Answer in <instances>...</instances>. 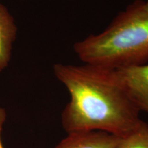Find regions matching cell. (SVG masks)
Wrapping results in <instances>:
<instances>
[{"mask_svg":"<svg viewBox=\"0 0 148 148\" xmlns=\"http://www.w3.org/2000/svg\"><path fill=\"white\" fill-rule=\"evenodd\" d=\"M53 73L70 95L61 115L67 134L101 131L123 137L142 121L140 109L117 69L58 63Z\"/></svg>","mask_w":148,"mask_h":148,"instance_id":"6da1fadb","label":"cell"},{"mask_svg":"<svg viewBox=\"0 0 148 148\" xmlns=\"http://www.w3.org/2000/svg\"><path fill=\"white\" fill-rule=\"evenodd\" d=\"M136 0L104 30L76 42L75 53L84 63L112 69L143 65L148 61V13Z\"/></svg>","mask_w":148,"mask_h":148,"instance_id":"7a4b0ae2","label":"cell"},{"mask_svg":"<svg viewBox=\"0 0 148 148\" xmlns=\"http://www.w3.org/2000/svg\"><path fill=\"white\" fill-rule=\"evenodd\" d=\"M117 69L138 108L148 112V64Z\"/></svg>","mask_w":148,"mask_h":148,"instance_id":"3957f363","label":"cell"},{"mask_svg":"<svg viewBox=\"0 0 148 148\" xmlns=\"http://www.w3.org/2000/svg\"><path fill=\"white\" fill-rule=\"evenodd\" d=\"M121 138L101 131L73 132L55 148H114Z\"/></svg>","mask_w":148,"mask_h":148,"instance_id":"277c9868","label":"cell"},{"mask_svg":"<svg viewBox=\"0 0 148 148\" xmlns=\"http://www.w3.org/2000/svg\"><path fill=\"white\" fill-rule=\"evenodd\" d=\"M17 34V27L8 9L0 3V73L10 61L13 44Z\"/></svg>","mask_w":148,"mask_h":148,"instance_id":"5b68a950","label":"cell"},{"mask_svg":"<svg viewBox=\"0 0 148 148\" xmlns=\"http://www.w3.org/2000/svg\"><path fill=\"white\" fill-rule=\"evenodd\" d=\"M114 148H148V123L140 121L132 132L120 138Z\"/></svg>","mask_w":148,"mask_h":148,"instance_id":"8992f818","label":"cell"},{"mask_svg":"<svg viewBox=\"0 0 148 148\" xmlns=\"http://www.w3.org/2000/svg\"><path fill=\"white\" fill-rule=\"evenodd\" d=\"M6 119V112L5 109L0 106V148H3L1 140V133L2 131L3 125Z\"/></svg>","mask_w":148,"mask_h":148,"instance_id":"52a82bcc","label":"cell"},{"mask_svg":"<svg viewBox=\"0 0 148 148\" xmlns=\"http://www.w3.org/2000/svg\"><path fill=\"white\" fill-rule=\"evenodd\" d=\"M143 8H144V10H145L146 12H147V13H148V0H147V1H146V2H145V1H144Z\"/></svg>","mask_w":148,"mask_h":148,"instance_id":"ba28073f","label":"cell"}]
</instances>
